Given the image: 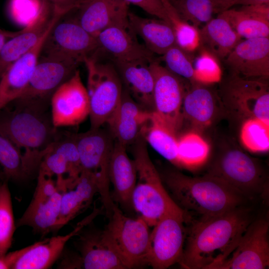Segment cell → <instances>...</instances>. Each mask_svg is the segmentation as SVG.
Wrapping results in <instances>:
<instances>
[{
  "instance_id": "5bb4252c",
  "label": "cell",
  "mask_w": 269,
  "mask_h": 269,
  "mask_svg": "<svg viewBox=\"0 0 269 269\" xmlns=\"http://www.w3.org/2000/svg\"><path fill=\"white\" fill-rule=\"evenodd\" d=\"M50 109L53 124L58 128L77 125L89 116V97L78 70L55 91Z\"/></svg>"
},
{
  "instance_id": "74e56055",
  "label": "cell",
  "mask_w": 269,
  "mask_h": 269,
  "mask_svg": "<svg viewBox=\"0 0 269 269\" xmlns=\"http://www.w3.org/2000/svg\"><path fill=\"white\" fill-rule=\"evenodd\" d=\"M240 137L243 145L250 151L264 152L269 149V125L259 119L243 122Z\"/></svg>"
},
{
  "instance_id": "484cf974",
  "label": "cell",
  "mask_w": 269,
  "mask_h": 269,
  "mask_svg": "<svg viewBox=\"0 0 269 269\" xmlns=\"http://www.w3.org/2000/svg\"><path fill=\"white\" fill-rule=\"evenodd\" d=\"M96 38L98 50L102 49L109 53L113 60L153 59V53L138 42L130 25L108 27L100 32Z\"/></svg>"
},
{
  "instance_id": "8d00e7d4",
  "label": "cell",
  "mask_w": 269,
  "mask_h": 269,
  "mask_svg": "<svg viewBox=\"0 0 269 269\" xmlns=\"http://www.w3.org/2000/svg\"><path fill=\"white\" fill-rule=\"evenodd\" d=\"M15 225L10 192L8 182L0 183V256L10 249L15 231Z\"/></svg>"
},
{
  "instance_id": "c3c4849f",
  "label": "cell",
  "mask_w": 269,
  "mask_h": 269,
  "mask_svg": "<svg viewBox=\"0 0 269 269\" xmlns=\"http://www.w3.org/2000/svg\"><path fill=\"white\" fill-rule=\"evenodd\" d=\"M214 13H220L233 6L234 0H211Z\"/></svg>"
},
{
  "instance_id": "4fadbf2b",
  "label": "cell",
  "mask_w": 269,
  "mask_h": 269,
  "mask_svg": "<svg viewBox=\"0 0 269 269\" xmlns=\"http://www.w3.org/2000/svg\"><path fill=\"white\" fill-rule=\"evenodd\" d=\"M269 222L253 220L230 256L215 269H264L269 267Z\"/></svg>"
},
{
  "instance_id": "8992f818",
  "label": "cell",
  "mask_w": 269,
  "mask_h": 269,
  "mask_svg": "<svg viewBox=\"0 0 269 269\" xmlns=\"http://www.w3.org/2000/svg\"><path fill=\"white\" fill-rule=\"evenodd\" d=\"M84 63L88 71L90 129L99 128L108 123L117 108L123 84L113 65L100 63L94 56L86 57Z\"/></svg>"
},
{
  "instance_id": "7dc6e473",
  "label": "cell",
  "mask_w": 269,
  "mask_h": 269,
  "mask_svg": "<svg viewBox=\"0 0 269 269\" xmlns=\"http://www.w3.org/2000/svg\"><path fill=\"white\" fill-rule=\"evenodd\" d=\"M31 245L19 250L0 256V269H11L18 259L30 247Z\"/></svg>"
},
{
  "instance_id": "681fc988",
  "label": "cell",
  "mask_w": 269,
  "mask_h": 269,
  "mask_svg": "<svg viewBox=\"0 0 269 269\" xmlns=\"http://www.w3.org/2000/svg\"><path fill=\"white\" fill-rule=\"evenodd\" d=\"M259 4H269V0H234L233 6L236 4L249 5Z\"/></svg>"
},
{
  "instance_id": "7a4b0ae2",
  "label": "cell",
  "mask_w": 269,
  "mask_h": 269,
  "mask_svg": "<svg viewBox=\"0 0 269 269\" xmlns=\"http://www.w3.org/2000/svg\"><path fill=\"white\" fill-rule=\"evenodd\" d=\"M0 131L19 152L26 178L38 173L42 158L62 132L53 124L50 106L17 99L0 110Z\"/></svg>"
},
{
  "instance_id": "f546056e",
  "label": "cell",
  "mask_w": 269,
  "mask_h": 269,
  "mask_svg": "<svg viewBox=\"0 0 269 269\" xmlns=\"http://www.w3.org/2000/svg\"><path fill=\"white\" fill-rule=\"evenodd\" d=\"M61 194L58 190L49 198L33 197L16 227L27 226L42 235L54 232L60 213Z\"/></svg>"
},
{
  "instance_id": "ee69618b",
  "label": "cell",
  "mask_w": 269,
  "mask_h": 269,
  "mask_svg": "<svg viewBox=\"0 0 269 269\" xmlns=\"http://www.w3.org/2000/svg\"><path fill=\"white\" fill-rule=\"evenodd\" d=\"M58 191L56 181L53 177L42 172L37 173V185L33 194L34 197L49 198Z\"/></svg>"
},
{
  "instance_id": "6da1fadb",
  "label": "cell",
  "mask_w": 269,
  "mask_h": 269,
  "mask_svg": "<svg viewBox=\"0 0 269 269\" xmlns=\"http://www.w3.org/2000/svg\"><path fill=\"white\" fill-rule=\"evenodd\" d=\"M247 205L213 216L201 217L186 233L178 263L188 269H215L235 249L253 220Z\"/></svg>"
},
{
  "instance_id": "5b68a950",
  "label": "cell",
  "mask_w": 269,
  "mask_h": 269,
  "mask_svg": "<svg viewBox=\"0 0 269 269\" xmlns=\"http://www.w3.org/2000/svg\"><path fill=\"white\" fill-rule=\"evenodd\" d=\"M207 174L223 180L249 200L267 195L268 177L262 164L233 144L221 148Z\"/></svg>"
},
{
  "instance_id": "bcb514c9",
  "label": "cell",
  "mask_w": 269,
  "mask_h": 269,
  "mask_svg": "<svg viewBox=\"0 0 269 269\" xmlns=\"http://www.w3.org/2000/svg\"><path fill=\"white\" fill-rule=\"evenodd\" d=\"M239 9L256 18L269 21V4L242 5Z\"/></svg>"
},
{
  "instance_id": "83f0119b",
  "label": "cell",
  "mask_w": 269,
  "mask_h": 269,
  "mask_svg": "<svg viewBox=\"0 0 269 269\" xmlns=\"http://www.w3.org/2000/svg\"><path fill=\"white\" fill-rule=\"evenodd\" d=\"M98 189L94 177L82 170L75 184L62 193L60 213L54 232L78 215L91 203Z\"/></svg>"
},
{
  "instance_id": "ffe728a7",
  "label": "cell",
  "mask_w": 269,
  "mask_h": 269,
  "mask_svg": "<svg viewBox=\"0 0 269 269\" xmlns=\"http://www.w3.org/2000/svg\"><path fill=\"white\" fill-rule=\"evenodd\" d=\"M129 3L124 0H83L79 7L78 22L96 37L112 26H129Z\"/></svg>"
},
{
  "instance_id": "44dd1931",
  "label": "cell",
  "mask_w": 269,
  "mask_h": 269,
  "mask_svg": "<svg viewBox=\"0 0 269 269\" xmlns=\"http://www.w3.org/2000/svg\"><path fill=\"white\" fill-rule=\"evenodd\" d=\"M52 25L38 42L14 62L0 79V110L18 98L27 87Z\"/></svg>"
},
{
  "instance_id": "836d02e7",
  "label": "cell",
  "mask_w": 269,
  "mask_h": 269,
  "mask_svg": "<svg viewBox=\"0 0 269 269\" xmlns=\"http://www.w3.org/2000/svg\"><path fill=\"white\" fill-rule=\"evenodd\" d=\"M173 30L176 44L191 54L201 47L199 29L182 18L169 0H161Z\"/></svg>"
},
{
  "instance_id": "f907efd6",
  "label": "cell",
  "mask_w": 269,
  "mask_h": 269,
  "mask_svg": "<svg viewBox=\"0 0 269 269\" xmlns=\"http://www.w3.org/2000/svg\"><path fill=\"white\" fill-rule=\"evenodd\" d=\"M18 32H11L0 29V50L5 42L10 38L16 35Z\"/></svg>"
},
{
  "instance_id": "30bf717a",
  "label": "cell",
  "mask_w": 269,
  "mask_h": 269,
  "mask_svg": "<svg viewBox=\"0 0 269 269\" xmlns=\"http://www.w3.org/2000/svg\"><path fill=\"white\" fill-rule=\"evenodd\" d=\"M190 220L186 211L173 212L161 218L150 231L147 265L154 269H165L180 261Z\"/></svg>"
},
{
  "instance_id": "603a6c76",
  "label": "cell",
  "mask_w": 269,
  "mask_h": 269,
  "mask_svg": "<svg viewBox=\"0 0 269 269\" xmlns=\"http://www.w3.org/2000/svg\"><path fill=\"white\" fill-rule=\"evenodd\" d=\"M62 16L54 13L49 3L38 19L7 40L0 50V79L6 69L30 50Z\"/></svg>"
},
{
  "instance_id": "e575fe53",
  "label": "cell",
  "mask_w": 269,
  "mask_h": 269,
  "mask_svg": "<svg viewBox=\"0 0 269 269\" xmlns=\"http://www.w3.org/2000/svg\"><path fill=\"white\" fill-rule=\"evenodd\" d=\"M219 14L242 38L269 37V21L253 17L240 9H229Z\"/></svg>"
},
{
  "instance_id": "d6986e66",
  "label": "cell",
  "mask_w": 269,
  "mask_h": 269,
  "mask_svg": "<svg viewBox=\"0 0 269 269\" xmlns=\"http://www.w3.org/2000/svg\"><path fill=\"white\" fill-rule=\"evenodd\" d=\"M101 210L95 208L79 221L74 228L64 235H58L34 243L16 262L12 269H45L59 259L67 243L83 230L99 215Z\"/></svg>"
},
{
  "instance_id": "4dcf8cb0",
  "label": "cell",
  "mask_w": 269,
  "mask_h": 269,
  "mask_svg": "<svg viewBox=\"0 0 269 269\" xmlns=\"http://www.w3.org/2000/svg\"><path fill=\"white\" fill-rule=\"evenodd\" d=\"M199 30L202 46L220 59H225L242 40L227 20L220 14Z\"/></svg>"
},
{
  "instance_id": "ac0fdd59",
  "label": "cell",
  "mask_w": 269,
  "mask_h": 269,
  "mask_svg": "<svg viewBox=\"0 0 269 269\" xmlns=\"http://www.w3.org/2000/svg\"><path fill=\"white\" fill-rule=\"evenodd\" d=\"M224 59L233 74L267 80L269 76V38L242 40Z\"/></svg>"
},
{
  "instance_id": "60d3db41",
  "label": "cell",
  "mask_w": 269,
  "mask_h": 269,
  "mask_svg": "<svg viewBox=\"0 0 269 269\" xmlns=\"http://www.w3.org/2000/svg\"><path fill=\"white\" fill-rule=\"evenodd\" d=\"M162 58L165 67L170 72L189 82H195L194 69L190 53L176 44L168 49Z\"/></svg>"
},
{
  "instance_id": "2e32d148",
  "label": "cell",
  "mask_w": 269,
  "mask_h": 269,
  "mask_svg": "<svg viewBox=\"0 0 269 269\" xmlns=\"http://www.w3.org/2000/svg\"><path fill=\"white\" fill-rule=\"evenodd\" d=\"M59 20L49 31L42 50L45 55H64L84 62L86 57L98 49L96 37L86 31L76 18Z\"/></svg>"
},
{
  "instance_id": "e0dca14e",
  "label": "cell",
  "mask_w": 269,
  "mask_h": 269,
  "mask_svg": "<svg viewBox=\"0 0 269 269\" xmlns=\"http://www.w3.org/2000/svg\"><path fill=\"white\" fill-rule=\"evenodd\" d=\"M77 247L78 254L69 253L70 269H127L103 231L84 234L79 239Z\"/></svg>"
},
{
  "instance_id": "cb8c5ba5",
  "label": "cell",
  "mask_w": 269,
  "mask_h": 269,
  "mask_svg": "<svg viewBox=\"0 0 269 269\" xmlns=\"http://www.w3.org/2000/svg\"><path fill=\"white\" fill-rule=\"evenodd\" d=\"M152 112L136 102L123 89L120 102L107 124L115 140L127 146L133 144Z\"/></svg>"
},
{
  "instance_id": "d4e9b609",
  "label": "cell",
  "mask_w": 269,
  "mask_h": 269,
  "mask_svg": "<svg viewBox=\"0 0 269 269\" xmlns=\"http://www.w3.org/2000/svg\"><path fill=\"white\" fill-rule=\"evenodd\" d=\"M113 61L124 89L142 107L153 112L154 78L149 66L151 60Z\"/></svg>"
},
{
  "instance_id": "9a60e30c",
  "label": "cell",
  "mask_w": 269,
  "mask_h": 269,
  "mask_svg": "<svg viewBox=\"0 0 269 269\" xmlns=\"http://www.w3.org/2000/svg\"><path fill=\"white\" fill-rule=\"evenodd\" d=\"M38 171L51 177L55 176L61 192L74 185L82 168L73 134L62 132L42 158Z\"/></svg>"
},
{
  "instance_id": "f1b7e54d",
  "label": "cell",
  "mask_w": 269,
  "mask_h": 269,
  "mask_svg": "<svg viewBox=\"0 0 269 269\" xmlns=\"http://www.w3.org/2000/svg\"><path fill=\"white\" fill-rule=\"evenodd\" d=\"M128 20L133 31L141 37L145 47L153 54L162 56L176 44L171 25L162 19L143 17L129 11Z\"/></svg>"
},
{
  "instance_id": "ba28073f",
  "label": "cell",
  "mask_w": 269,
  "mask_h": 269,
  "mask_svg": "<svg viewBox=\"0 0 269 269\" xmlns=\"http://www.w3.org/2000/svg\"><path fill=\"white\" fill-rule=\"evenodd\" d=\"M220 93V101L228 115L242 123L258 119L269 125V90L265 80L232 74L222 85Z\"/></svg>"
},
{
  "instance_id": "b9f144b4",
  "label": "cell",
  "mask_w": 269,
  "mask_h": 269,
  "mask_svg": "<svg viewBox=\"0 0 269 269\" xmlns=\"http://www.w3.org/2000/svg\"><path fill=\"white\" fill-rule=\"evenodd\" d=\"M199 49L200 54L193 65L195 82L205 85L218 82L222 74L217 57L202 46Z\"/></svg>"
},
{
  "instance_id": "3957f363",
  "label": "cell",
  "mask_w": 269,
  "mask_h": 269,
  "mask_svg": "<svg viewBox=\"0 0 269 269\" xmlns=\"http://www.w3.org/2000/svg\"><path fill=\"white\" fill-rule=\"evenodd\" d=\"M161 178L171 198L181 209L187 212L193 211L201 217L221 214L246 205L249 200L223 180L208 174L192 177L170 170Z\"/></svg>"
},
{
  "instance_id": "52a82bcc",
  "label": "cell",
  "mask_w": 269,
  "mask_h": 269,
  "mask_svg": "<svg viewBox=\"0 0 269 269\" xmlns=\"http://www.w3.org/2000/svg\"><path fill=\"white\" fill-rule=\"evenodd\" d=\"M78 150L82 170L94 177L98 193L109 218L115 205L110 191L109 164L115 139L111 133L101 129H90L73 134Z\"/></svg>"
},
{
  "instance_id": "f35d334b",
  "label": "cell",
  "mask_w": 269,
  "mask_h": 269,
  "mask_svg": "<svg viewBox=\"0 0 269 269\" xmlns=\"http://www.w3.org/2000/svg\"><path fill=\"white\" fill-rule=\"evenodd\" d=\"M169 0L182 18L197 28L212 18L214 11L211 0Z\"/></svg>"
},
{
  "instance_id": "d590c367",
  "label": "cell",
  "mask_w": 269,
  "mask_h": 269,
  "mask_svg": "<svg viewBox=\"0 0 269 269\" xmlns=\"http://www.w3.org/2000/svg\"><path fill=\"white\" fill-rule=\"evenodd\" d=\"M21 156L13 142L0 131V182L25 179Z\"/></svg>"
},
{
  "instance_id": "d6a6232c",
  "label": "cell",
  "mask_w": 269,
  "mask_h": 269,
  "mask_svg": "<svg viewBox=\"0 0 269 269\" xmlns=\"http://www.w3.org/2000/svg\"><path fill=\"white\" fill-rule=\"evenodd\" d=\"M177 152L178 168L193 170L207 162L210 147L198 134L190 132L178 138Z\"/></svg>"
},
{
  "instance_id": "7402d4cb",
  "label": "cell",
  "mask_w": 269,
  "mask_h": 269,
  "mask_svg": "<svg viewBox=\"0 0 269 269\" xmlns=\"http://www.w3.org/2000/svg\"><path fill=\"white\" fill-rule=\"evenodd\" d=\"M190 83L188 87L185 86L183 99V122L187 121L193 129L202 131L213 123L223 108L219 97L207 85L196 82Z\"/></svg>"
},
{
  "instance_id": "7c38bea8",
  "label": "cell",
  "mask_w": 269,
  "mask_h": 269,
  "mask_svg": "<svg viewBox=\"0 0 269 269\" xmlns=\"http://www.w3.org/2000/svg\"><path fill=\"white\" fill-rule=\"evenodd\" d=\"M154 78V112L176 134L183 126L182 105L185 90L184 79L154 59L149 62Z\"/></svg>"
},
{
  "instance_id": "816d5d0a",
  "label": "cell",
  "mask_w": 269,
  "mask_h": 269,
  "mask_svg": "<svg viewBox=\"0 0 269 269\" xmlns=\"http://www.w3.org/2000/svg\"><path fill=\"white\" fill-rule=\"evenodd\" d=\"M0 183H1V182H0Z\"/></svg>"
},
{
  "instance_id": "8fae6325",
  "label": "cell",
  "mask_w": 269,
  "mask_h": 269,
  "mask_svg": "<svg viewBox=\"0 0 269 269\" xmlns=\"http://www.w3.org/2000/svg\"><path fill=\"white\" fill-rule=\"evenodd\" d=\"M41 58H39L27 87L16 99L50 105L55 91L74 75L82 62L60 55H45Z\"/></svg>"
},
{
  "instance_id": "7bdbcfd3",
  "label": "cell",
  "mask_w": 269,
  "mask_h": 269,
  "mask_svg": "<svg viewBox=\"0 0 269 269\" xmlns=\"http://www.w3.org/2000/svg\"><path fill=\"white\" fill-rule=\"evenodd\" d=\"M135 5L148 13L170 23L166 11L161 0H124Z\"/></svg>"
},
{
  "instance_id": "4316f807",
  "label": "cell",
  "mask_w": 269,
  "mask_h": 269,
  "mask_svg": "<svg viewBox=\"0 0 269 269\" xmlns=\"http://www.w3.org/2000/svg\"><path fill=\"white\" fill-rule=\"evenodd\" d=\"M110 182L114 189V198L126 209L133 208L132 197L137 171L134 160L130 159L127 146L115 140L109 164Z\"/></svg>"
},
{
  "instance_id": "f6af8a7d",
  "label": "cell",
  "mask_w": 269,
  "mask_h": 269,
  "mask_svg": "<svg viewBox=\"0 0 269 269\" xmlns=\"http://www.w3.org/2000/svg\"><path fill=\"white\" fill-rule=\"evenodd\" d=\"M54 12L63 16L71 10L78 8L83 0H47Z\"/></svg>"
},
{
  "instance_id": "277c9868",
  "label": "cell",
  "mask_w": 269,
  "mask_h": 269,
  "mask_svg": "<svg viewBox=\"0 0 269 269\" xmlns=\"http://www.w3.org/2000/svg\"><path fill=\"white\" fill-rule=\"evenodd\" d=\"M133 144L137 179L132 197V206L138 216L152 227L166 214L185 211L175 202L165 189L144 139L139 135Z\"/></svg>"
},
{
  "instance_id": "9c48e42d",
  "label": "cell",
  "mask_w": 269,
  "mask_h": 269,
  "mask_svg": "<svg viewBox=\"0 0 269 269\" xmlns=\"http://www.w3.org/2000/svg\"><path fill=\"white\" fill-rule=\"evenodd\" d=\"M109 219L103 231L127 269L147 265L150 231L144 220L126 216L116 204Z\"/></svg>"
},
{
  "instance_id": "ab89813d",
  "label": "cell",
  "mask_w": 269,
  "mask_h": 269,
  "mask_svg": "<svg viewBox=\"0 0 269 269\" xmlns=\"http://www.w3.org/2000/svg\"><path fill=\"white\" fill-rule=\"evenodd\" d=\"M49 4L47 0H10L8 10L11 19L25 27L33 23Z\"/></svg>"
},
{
  "instance_id": "1f68e13d",
  "label": "cell",
  "mask_w": 269,
  "mask_h": 269,
  "mask_svg": "<svg viewBox=\"0 0 269 269\" xmlns=\"http://www.w3.org/2000/svg\"><path fill=\"white\" fill-rule=\"evenodd\" d=\"M140 135L147 144L158 153L178 167V138L176 134L170 130L152 112L148 120L143 126Z\"/></svg>"
}]
</instances>
